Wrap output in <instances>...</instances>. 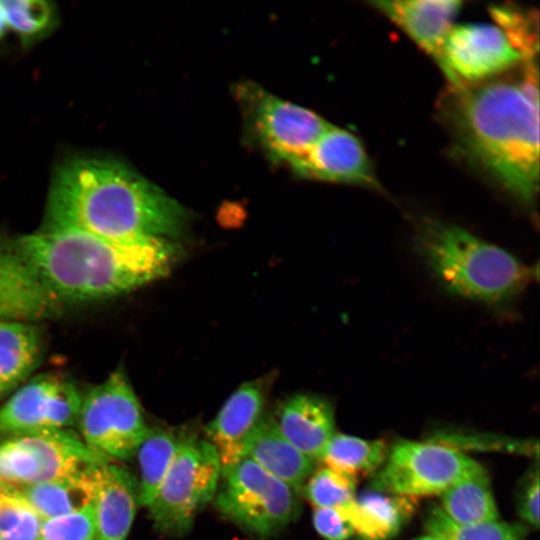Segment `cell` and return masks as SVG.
Segmentation results:
<instances>
[{
    "mask_svg": "<svg viewBox=\"0 0 540 540\" xmlns=\"http://www.w3.org/2000/svg\"><path fill=\"white\" fill-rule=\"evenodd\" d=\"M167 240H109L72 229L0 234V320L37 322L165 276Z\"/></svg>",
    "mask_w": 540,
    "mask_h": 540,
    "instance_id": "obj_1",
    "label": "cell"
},
{
    "mask_svg": "<svg viewBox=\"0 0 540 540\" xmlns=\"http://www.w3.org/2000/svg\"><path fill=\"white\" fill-rule=\"evenodd\" d=\"M538 62L452 88L443 113L461 154L511 196L532 205L539 189Z\"/></svg>",
    "mask_w": 540,
    "mask_h": 540,
    "instance_id": "obj_2",
    "label": "cell"
},
{
    "mask_svg": "<svg viewBox=\"0 0 540 540\" xmlns=\"http://www.w3.org/2000/svg\"><path fill=\"white\" fill-rule=\"evenodd\" d=\"M188 223L180 203L124 163L77 156L56 169L41 229H72L109 240H168Z\"/></svg>",
    "mask_w": 540,
    "mask_h": 540,
    "instance_id": "obj_3",
    "label": "cell"
},
{
    "mask_svg": "<svg viewBox=\"0 0 540 540\" xmlns=\"http://www.w3.org/2000/svg\"><path fill=\"white\" fill-rule=\"evenodd\" d=\"M414 249L450 294L507 308L533 277V270L506 250L438 219H421Z\"/></svg>",
    "mask_w": 540,
    "mask_h": 540,
    "instance_id": "obj_4",
    "label": "cell"
},
{
    "mask_svg": "<svg viewBox=\"0 0 540 540\" xmlns=\"http://www.w3.org/2000/svg\"><path fill=\"white\" fill-rule=\"evenodd\" d=\"M220 475L214 447L207 440L188 436L147 507L155 529L171 536L187 533L197 514L215 497Z\"/></svg>",
    "mask_w": 540,
    "mask_h": 540,
    "instance_id": "obj_5",
    "label": "cell"
},
{
    "mask_svg": "<svg viewBox=\"0 0 540 540\" xmlns=\"http://www.w3.org/2000/svg\"><path fill=\"white\" fill-rule=\"evenodd\" d=\"M215 505L245 531L269 537L283 530L299 512L296 491L244 457L221 470Z\"/></svg>",
    "mask_w": 540,
    "mask_h": 540,
    "instance_id": "obj_6",
    "label": "cell"
},
{
    "mask_svg": "<svg viewBox=\"0 0 540 540\" xmlns=\"http://www.w3.org/2000/svg\"><path fill=\"white\" fill-rule=\"evenodd\" d=\"M109 461L70 429L21 434L0 442V484L19 489Z\"/></svg>",
    "mask_w": 540,
    "mask_h": 540,
    "instance_id": "obj_7",
    "label": "cell"
},
{
    "mask_svg": "<svg viewBox=\"0 0 540 540\" xmlns=\"http://www.w3.org/2000/svg\"><path fill=\"white\" fill-rule=\"evenodd\" d=\"M77 424L84 443L110 460L136 454L149 430L122 370L114 371L82 396Z\"/></svg>",
    "mask_w": 540,
    "mask_h": 540,
    "instance_id": "obj_8",
    "label": "cell"
},
{
    "mask_svg": "<svg viewBox=\"0 0 540 540\" xmlns=\"http://www.w3.org/2000/svg\"><path fill=\"white\" fill-rule=\"evenodd\" d=\"M255 140L275 161L292 166L331 125L315 112L282 100L255 85L238 88Z\"/></svg>",
    "mask_w": 540,
    "mask_h": 540,
    "instance_id": "obj_9",
    "label": "cell"
},
{
    "mask_svg": "<svg viewBox=\"0 0 540 540\" xmlns=\"http://www.w3.org/2000/svg\"><path fill=\"white\" fill-rule=\"evenodd\" d=\"M480 466L454 448L401 441L387 453L373 486L377 491L412 498L442 494Z\"/></svg>",
    "mask_w": 540,
    "mask_h": 540,
    "instance_id": "obj_10",
    "label": "cell"
},
{
    "mask_svg": "<svg viewBox=\"0 0 540 540\" xmlns=\"http://www.w3.org/2000/svg\"><path fill=\"white\" fill-rule=\"evenodd\" d=\"M524 63L498 25L465 23L453 25L447 33L439 68L451 88H459L499 77Z\"/></svg>",
    "mask_w": 540,
    "mask_h": 540,
    "instance_id": "obj_11",
    "label": "cell"
},
{
    "mask_svg": "<svg viewBox=\"0 0 540 540\" xmlns=\"http://www.w3.org/2000/svg\"><path fill=\"white\" fill-rule=\"evenodd\" d=\"M82 396L66 376L31 378L0 407V442L13 436L69 429L77 423Z\"/></svg>",
    "mask_w": 540,
    "mask_h": 540,
    "instance_id": "obj_12",
    "label": "cell"
},
{
    "mask_svg": "<svg viewBox=\"0 0 540 540\" xmlns=\"http://www.w3.org/2000/svg\"><path fill=\"white\" fill-rule=\"evenodd\" d=\"M291 167L308 178L373 189L381 187L361 140L333 125Z\"/></svg>",
    "mask_w": 540,
    "mask_h": 540,
    "instance_id": "obj_13",
    "label": "cell"
},
{
    "mask_svg": "<svg viewBox=\"0 0 540 540\" xmlns=\"http://www.w3.org/2000/svg\"><path fill=\"white\" fill-rule=\"evenodd\" d=\"M267 385L264 379L244 383L206 426L207 441L217 452L221 470L244 458L248 440L263 415Z\"/></svg>",
    "mask_w": 540,
    "mask_h": 540,
    "instance_id": "obj_14",
    "label": "cell"
},
{
    "mask_svg": "<svg viewBox=\"0 0 540 540\" xmlns=\"http://www.w3.org/2000/svg\"><path fill=\"white\" fill-rule=\"evenodd\" d=\"M439 66L444 39L462 8L455 0L372 1Z\"/></svg>",
    "mask_w": 540,
    "mask_h": 540,
    "instance_id": "obj_15",
    "label": "cell"
},
{
    "mask_svg": "<svg viewBox=\"0 0 540 540\" xmlns=\"http://www.w3.org/2000/svg\"><path fill=\"white\" fill-rule=\"evenodd\" d=\"M138 504V482L129 471L111 461L97 467L93 500L97 540H126Z\"/></svg>",
    "mask_w": 540,
    "mask_h": 540,
    "instance_id": "obj_16",
    "label": "cell"
},
{
    "mask_svg": "<svg viewBox=\"0 0 540 540\" xmlns=\"http://www.w3.org/2000/svg\"><path fill=\"white\" fill-rule=\"evenodd\" d=\"M276 422L285 438L312 461L322 459L334 435L332 405L317 395L290 397L281 405Z\"/></svg>",
    "mask_w": 540,
    "mask_h": 540,
    "instance_id": "obj_17",
    "label": "cell"
},
{
    "mask_svg": "<svg viewBox=\"0 0 540 540\" xmlns=\"http://www.w3.org/2000/svg\"><path fill=\"white\" fill-rule=\"evenodd\" d=\"M296 492L313 471V462L281 433L276 420L262 415L253 430L245 456Z\"/></svg>",
    "mask_w": 540,
    "mask_h": 540,
    "instance_id": "obj_18",
    "label": "cell"
},
{
    "mask_svg": "<svg viewBox=\"0 0 540 540\" xmlns=\"http://www.w3.org/2000/svg\"><path fill=\"white\" fill-rule=\"evenodd\" d=\"M414 498L369 491L338 509L365 540H385L398 533L414 512Z\"/></svg>",
    "mask_w": 540,
    "mask_h": 540,
    "instance_id": "obj_19",
    "label": "cell"
},
{
    "mask_svg": "<svg viewBox=\"0 0 540 540\" xmlns=\"http://www.w3.org/2000/svg\"><path fill=\"white\" fill-rule=\"evenodd\" d=\"M98 466L48 482L8 489L24 499L42 520L70 514L93 503Z\"/></svg>",
    "mask_w": 540,
    "mask_h": 540,
    "instance_id": "obj_20",
    "label": "cell"
},
{
    "mask_svg": "<svg viewBox=\"0 0 540 540\" xmlns=\"http://www.w3.org/2000/svg\"><path fill=\"white\" fill-rule=\"evenodd\" d=\"M43 354L44 334L39 325L0 320V383L7 392L30 376Z\"/></svg>",
    "mask_w": 540,
    "mask_h": 540,
    "instance_id": "obj_21",
    "label": "cell"
},
{
    "mask_svg": "<svg viewBox=\"0 0 540 540\" xmlns=\"http://www.w3.org/2000/svg\"><path fill=\"white\" fill-rule=\"evenodd\" d=\"M441 510L453 522L472 525L497 521L489 479L482 466L442 493Z\"/></svg>",
    "mask_w": 540,
    "mask_h": 540,
    "instance_id": "obj_22",
    "label": "cell"
},
{
    "mask_svg": "<svg viewBox=\"0 0 540 540\" xmlns=\"http://www.w3.org/2000/svg\"><path fill=\"white\" fill-rule=\"evenodd\" d=\"M187 437L184 433L172 429L149 428L136 452L140 467L139 504L145 507L150 505Z\"/></svg>",
    "mask_w": 540,
    "mask_h": 540,
    "instance_id": "obj_23",
    "label": "cell"
},
{
    "mask_svg": "<svg viewBox=\"0 0 540 540\" xmlns=\"http://www.w3.org/2000/svg\"><path fill=\"white\" fill-rule=\"evenodd\" d=\"M387 453L383 440L334 434L322 460L331 470L356 481L376 471L384 463Z\"/></svg>",
    "mask_w": 540,
    "mask_h": 540,
    "instance_id": "obj_24",
    "label": "cell"
},
{
    "mask_svg": "<svg viewBox=\"0 0 540 540\" xmlns=\"http://www.w3.org/2000/svg\"><path fill=\"white\" fill-rule=\"evenodd\" d=\"M7 29L14 32L24 46H30L48 36L58 25L55 5L42 0L0 1Z\"/></svg>",
    "mask_w": 540,
    "mask_h": 540,
    "instance_id": "obj_25",
    "label": "cell"
},
{
    "mask_svg": "<svg viewBox=\"0 0 540 540\" xmlns=\"http://www.w3.org/2000/svg\"><path fill=\"white\" fill-rule=\"evenodd\" d=\"M426 529L430 536L439 540H523L524 531L518 525L505 522H487L461 525L450 520L436 507L426 518Z\"/></svg>",
    "mask_w": 540,
    "mask_h": 540,
    "instance_id": "obj_26",
    "label": "cell"
},
{
    "mask_svg": "<svg viewBox=\"0 0 540 540\" xmlns=\"http://www.w3.org/2000/svg\"><path fill=\"white\" fill-rule=\"evenodd\" d=\"M490 13L527 63L538 62V17L532 11L511 6H493Z\"/></svg>",
    "mask_w": 540,
    "mask_h": 540,
    "instance_id": "obj_27",
    "label": "cell"
},
{
    "mask_svg": "<svg viewBox=\"0 0 540 540\" xmlns=\"http://www.w3.org/2000/svg\"><path fill=\"white\" fill-rule=\"evenodd\" d=\"M355 482L325 467L310 476L304 494L316 508H339L354 499Z\"/></svg>",
    "mask_w": 540,
    "mask_h": 540,
    "instance_id": "obj_28",
    "label": "cell"
},
{
    "mask_svg": "<svg viewBox=\"0 0 540 540\" xmlns=\"http://www.w3.org/2000/svg\"><path fill=\"white\" fill-rule=\"evenodd\" d=\"M38 540H97L93 503L76 512L42 520Z\"/></svg>",
    "mask_w": 540,
    "mask_h": 540,
    "instance_id": "obj_29",
    "label": "cell"
},
{
    "mask_svg": "<svg viewBox=\"0 0 540 540\" xmlns=\"http://www.w3.org/2000/svg\"><path fill=\"white\" fill-rule=\"evenodd\" d=\"M316 531L327 540H346L354 530L338 508H316L313 513Z\"/></svg>",
    "mask_w": 540,
    "mask_h": 540,
    "instance_id": "obj_30",
    "label": "cell"
},
{
    "mask_svg": "<svg viewBox=\"0 0 540 540\" xmlns=\"http://www.w3.org/2000/svg\"><path fill=\"white\" fill-rule=\"evenodd\" d=\"M518 511L529 524L539 525V475L538 470L528 479L518 499Z\"/></svg>",
    "mask_w": 540,
    "mask_h": 540,
    "instance_id": "obj_31",
    "label": "cell"
},
{
    "mask_svg": "<svg viewBox=\"0 0 540 540\" xmlns=\"http://www.w3.org/2000/svg\"><path fill=\"white\" fill-rule=\"evenodd\" d=\"M41 521L42 519L31 508L19 527L0 540H38Z\"/></svg>",
    "mask_w": 540,
    "mask_h": 540,
    "instance_id": "obj_32",
    "label": "cell"
},
{
    "mask_svg": "<svg viewBox=\"0 0 540 540\" xmlns=\"http://www.w3.org/2000/svg\"><path fill=\"white\" fill-rule=\"evenodd\" d=\"M8 31L7 25L2 13V10L0 8V39L4 36V34Z\"/></svg>",
    "mask_w": 540,
    "mask_h": 540,
    "instance_id": "obj_33",
    "label": "cell"
},
{
    "mask_svg": "<svg viewBox=\"0 0 540 540\" xmlns=\"http://www.w3.org/2000/svg\"><path fill=\"white\" fill-rule=\"evenodd\" d=\"M414 540H439V539H437V538H435L433 536L427 535V536L418 537V538H416Z\"/></svg>",
    "mask_w": 540,
    "mask_h": 540,
    "instance_id": "obj_34",
    "label": "cell"
},
{
    "mask_svg": "<svg viewBox=\"0 0 540 540\" xmlns=\"http://www.w3.org/2000/svg\"><path fill=\"white\" fill-rule=\"evenodd\" d=\"M7 393V390L4 388V386L0 383V399Z\"/></svg>",
    "mask_w": 540,
    "mask_h": 540,
    "instance_id": "obj_35",
    "label": "cell"
},
{
    "mask_svg": "<svg viewBox=\"0 0 540 540\" xmlns=\"http://www.w3.org/2000/svg\"><path fill=\"white\" fill-rule=\"evenodd\" d=\"M0 490H1V484H0Z\"/></svg>",
    "mask_w": 540,
    "mask_h": 540,
    "instance_id": "obj_36",
    "label": "cell"
}]
</instances>
